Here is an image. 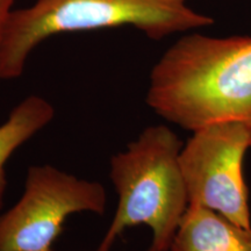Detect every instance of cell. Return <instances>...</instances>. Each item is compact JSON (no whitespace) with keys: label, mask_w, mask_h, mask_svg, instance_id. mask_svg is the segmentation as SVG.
I'll return each instance as SVG.
<instances>
[{"label":"cell","mask_w":251,"mask_h":251,"mask_svg":"<svg viewBox=\"0 0 251 251\" xmlns=\"http://www.w3.org/2000/svg\"><path fill=\"white\" fill-rule=\"evenodd\" d=\"M146 101L192 133L222 121L251 128V36L180 37L152 67Z\"/></svg>","instance_id":"1"},{"label":"cell","mask_w":251,"mask_h":251,"mask_svg":"<svg viewBox=\"0 0 251 251\" xmlns=\"http://www.w3.org/2000/svg\"><path fill=\"white\" fill-rule=\"evenodd\" d=\"M188 0H36L13 9L0 49V80L17 79L40 43L61 33L131 26L159 41L172 34L211 26L214 19Z\"/></svg>","instance_id":"2"},{"label":"cell","mask_w":251,"mask_h":251,"mask_svg":"<svg viewBox=\"0 0 251 251\" xmlns=\"http://www.w3.org/2000/svg\"><path fill=\"white\" fill-rule=\"evenodd\" d=\"M184 142L165 125L147 127L109 161L118 205L101 246L112 248L126 229H151L146 251H169L188 207L180 166Z\"/></svg>","instance_id":"3"},{"label":"cell","mask_w":251,"mask_h":251,"mask_svg":"<svg viewBox=\"0 0 251 251\" xmlns=\"http://www.w3.org/2000/svg\"><path fill=\"white\" fill-rule=\"evenodd\" d=\"M107 205L105 186L54 165L28 169L24 192L0 214V251H50L64 224L75 213L102 215Z\"/></svg>","instance_id":"4"},{"label":"cell","mask_w":251,"mask_h":251,"mask_svg":"<svg viewBox=\"0 0 251 251\" xmlns=\"http://www.w3.org/2000/svg\"><path fill=\"white\" fill-rule=\"evenodd\" d=\"M251 148V128L222 121L193 131L180 152L188 205L202 206L251 228L243 161Z\"/></svg>","instance_id":"5"},{"label":"cell","mask_w":251,"mask_h":251,"mask_svg":"<svg viewBox=\"0 0 251 251\" xmlns=\"http://www.w3.org/2000/svg\"><path fill=\"white\" fill-rule=\"evenodd\" d=\"M169 251H251V228L206 207L188 205Z\"/></svg>","instance_id":"6"},{"label":"cell","mask_w":251,"mask_h":251,"mask_svg":"<svg viewBox=\"0 0 251 251\" xmlns=\"http://www.w3.org/2000/svg\"><path fill=\"white\" fill-rule=\"evenodd\" d=\"M55 107L46 98L30 94L12 109L0 125V211L7 191L6 164L12 155L55 118Z\"/></svg>","instance_id":"7"},{"label":"cell","mask_w":251,"mask_h":251,"mask_svg":"<svg viewBox=\"0 0 251 251\" xmlns=\"http://www.w3.org/2000/svg\"><path fill=\"white\" fill-rule=\"evenodd\" d=\"M15 0H0V49H1L2 39L8 19L13 12V4Z\"/></svg>","instance_id":"8"},{"label":"cell","mask_w":251,"mask_h":251,"mask_svg":"<svg viewBox=\"0 0 251 251\" xmlns=\"http://www.w3.org/2000/svg\"><path fill=\"white\" fill-rule=\"evenodd\" d=\"M112 248H108V247H105V246H101V244H99L98 249H97L96 251H111ZM50 251H56V250H50Z\"/></svg>","instance_id":"9"}]
</instances>
